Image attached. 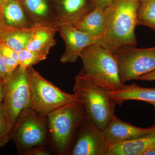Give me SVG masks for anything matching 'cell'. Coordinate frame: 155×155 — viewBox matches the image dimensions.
<instances>
[{
	"instance_id": "obj_27",
	"label": "cell",
	"mask_w": 155,
	"mask_h": 155,
	"mask_svg": "<svg viewBox=\"0 0 155 155\" xmlns=\"http://www.w3.org/2000/svg\"><path fill=\"white\" fill-rule=\"evenodd\" d=\"M7 26L3 18L2 12L0 10V41L2 39L3 34L5 32Z\"/></svg>"
},
{
	"instance_id": "obj_14",
	"label": "cell",
	"mask_w": 155,
	"mask_h": 155,
	"mask_svg": "<svg viewBox=\"0 0 155 155\" xmlns=\"http://www.w3.org/2000/svg\"><path fill=\"white\" fill-rule=\"evenodd\" d=\"M104 9L101 7H95L92 11L72 25L96 41L101 38L106 32Z\"/></svg>"
},
{
	"instance_id": "obj_19",
	"label": "cell",
	"mask_w": 155,
	"mask_h": 155,
	"mask_svg": "<svg viewBox=\"0 0 155 155\" xmlns=\"http://www.w3.org/2000/svg\"><path fill=\"white\" fill-rule=\"evenodd\" d=\"M32 33V26L30 28H15L7 26L1 40L18 53L26 48Z\"/></svg>"
},
{
	"instance_id": "obj_20",
	"label": "cell",
	"mask_w": 155,
	"mask_h": 155,
	"mask_svg": "<svg viewBox=\"0 0 155 155\" xmlns=\"http://www.w3.org/2000/svg\"><path fill=\"white\" fill-rule=\"evenodd\" d=\"M137 17L138 25L155 31V0H139Z\"/></svg>"
},
{
	"instance_id": "obj_6",
	"label": "cell",
	"mask_w": 155,
	"mask_h": 155,
	"mask_svg": "<svg viewBox=\"0 0 155 155\" xmlns=\"http://www.w3.org/2000/svg\"><path fill=\"white\" fill-rule=\"evenodd\" d=\"M47 119L31 108L22 111L11 133L18 153L22 155L35 147L44 146L48 130Z\"/></svg>"
},
{
	"instance_id": "obj_15",
	"label": "cell",
	"mask_w": 155,
	"mask_h": 155,
	"mask_svg": "<svg viewBox=\"0 0 155 155\" xmlns=\"http://www.w3.org/2000/svg\"><path fill=\"white\" fill-rule=\"evenodd\" d=\"M108 93L119 106L129 100L142 101L149 104L155 102V88L142 87L134 83L130 85L124 84L120 90L109 91Z\"/></svg>"
},
{
	"instance_id": "obj_25",
	"label": "cell",
	"mask_w": 155,
	"mask_h": 155,
	"mask_svg": "<svg viewBox=\"0 0 155 155\" xmlns=\"http://www.w3.org/2000/svg\"><path fill=\"white\" fill-rule=\"evenodd\" d=\"M10 75L7 71L0 52V79L5 81L8 78Z\"/></svg>"
},
{
	"instance_id": "obj_8",
	"label": "cell",
	"mask_w": 155,
	"mask_h": 155,
	"mask_svg": "<svg viewBox=\"0 0 155 155\" xmlns=\"http://www.w3.org/2000/svg\"><path fill=\"white\" fill-rule=\"evenodd\" d=\"M113 54L118 61L119 76L123 84L138 80L155 69V47L140 49L125 46Z\"/></svg>"
},
{
	"instance_id": "obj_30",
	"label": "cell",
	"mask_w": 155,
	"mask_h": 155,
	"mask_svg": "<svg viewBox=\"0 0 155 155\" xmlns=\"http://www.w3.org/2000/svg\"><path fill=\"white\" fill-rule=\"evenodd\" d=\"M150 104H151L154 107L155 109V102H151L150 103Z\"/></svg>"
},
{
	"instance_id": "obj_3",
	"label": "cell",
	"mask_w": 155,
	"mask_h": 155,
	"mask_svg": "<svg viewBox=\"0 0 155 155\" xmlns=\"http://www.w3.org/2000/svg\"><path fill=\"white\" fill-rule=\"evenodd\" d=\"M85 116L84 106L78 98L46 116L53 145L59 154L69 153L79 125Z\"/></svg>"
},
{
	"instance_id": "obj_11",
	"label": "cell",
	"mask_w": 155,
	"mask_h": 155,
	"mask_svg": "<svg viewBox=\"0 0 155 155\" xmlns=\"http://www.w3.org/2000/svg\"><path fill=\"white\" fill-rule=\"evenodd\" d=\"M155 126L148 128L136 127L123 122L114 115L104 130L110 146L130 141L153 133Z\"/></svg>"
},
{
	"instance_id": "obj_4",
	"label": "cell",
	"mask_w": 155,
	"mask_h": 155,
	"mask_svg": "<svg viewBox=\"0 0 155 155\" xmlns=\"http://www.w3.org/2000/svg\"><path fill=\"white\" fill-rule=\"evenodd\" d=\"M79 58L83 64L82 70L94 82L108 91L122 88L118 61L114 54L96 44L85 48Z\"/></svg>"
},
{
	"instance_id": "obj_16",
	"label": "cell",
	"mask_w": 155,
	"mask_h": 155,
	"mask_svg": "<svg viewBox=\"0 0 155 155\" xmlns=\"http://www.w3.org/2000/svg\"><path fill=\"white\" fill-rule=\"evenodd\" d=\"M33 23L55 24V13L48 0H19Z\"/></svg>"
},
{
	"instance_id": "obj_28",
	"label": "cell",
	"mask_w": 155,
	"mask_h": 155,
	"mask_svg": "<svg viewBox=\"0 0 155 155\" xmlns=\"http://www.w3.org/2000/svg\"><path fill=\"white\" fill-rule=\"evenodd\" d=\"M4 82L5 81L0 79V104L3 103L4 99Z\"/></svg>"
},
{
	"instance_id": "obj_9",
	"label": "cell",
	"mask_w": 155,
	"mask_h": 155,
	"mask_svg": "<svg viewBox=\"0 0 155 155\" xmlns=\"http://www.w3.org/2000/svg\"><path fill=\"white\" fill-rule=\"evenodd\" d=\"M76 139L69 151L71 155H107L110 145L104 130H101L85 115L81 122Z\"/></svg>"
},
{
	"instance_id": "obj_5",
	"label": "cell",
	"mask_w": 155,
	"mask_h": 155,
	"mask_svg": "<svg viewBox=\"0 0 155 155\" xmlns=\"http://www.w3.org/2000/svg\"><path fill=\"white\" fill-rule=\"evenodd\" d=\"M31 95V106L37 114L46 117L49 114L78 99L74 93L61 90L43 77L32 67L27 68Z\"/></svg>"
},
{
	"instance_id": "obj_21",
	"label": "cell",
	"mask_w": 155,
	"mask_h": 155,
	"mask_svg": "<svg viewBox=\"0 0 155 155\" xmlns=\"http://www.w3.org/2000/svg\"><path fill=\"white\" fill-rule=\"evenodd\" d=\"M47 56L45 54L24 49L18 52L19 66L27 69L45 61Z\"/></svg>"
},
{
	"instance_id": "obj_13",
	"label": "cell",
	"mask_w": 155,
	"mask_h": 155,
	"mask_svg": "<svg viewBox=\"0 0 155 155\" xmlns=\"http://www.w3.org/2000/svg\"><path fill=\"white\" fill-rule=\"evenodd\" d=\"M33 33L26 49L48 54L50 50L56 45L55 38L58 27L54 24L33 23Z\"/></svg>"
},
{
	"instance_id": "obj_31",
	"label": "cell",
	"mask_w": 155,
	"mask_h": 155,
	"mask_svg": "<svg viewBox=\"0 0 155 155\" xmlns=\"http://www.w3.org/2000/svg\"></svg>"
},
{
	"instance_id": "obj_12",
	"label": "cell",
	"mask_w": 155,
	"mask_h": 155,
	"mask_svg": "<svg viewBox=\"0 0 155 155\" xmlns=\"http://www.w3.org/2000/svg\"><path fill=\"white\" fill-rule=\"evenodd\" d=\"M55 24L59 26L73 25L84 16L92 11L91 1L89 0H53Z\"/></svg>"
},
{
	"instance_id": "obj_10",
	"label": "cell",
	"mask_w": 155,
	"mask_h": 155,
	"mask_svg": "<svg viewBox=\"0 0 155 155\" xmlns=\"http://www.w3.org/2000/svg\"><path fill=\"white\" fill-rule=\"evenodd\" d=\"M58 31L66 47L60 60L63 64L75 63L85 48L96 44L93 38L70 24L58 26Z\"/></svg>"
},
{
	"instance_id": "obj_1",
	"label": "cell",
	"mask_w": 155,
	"mask_h": 155,
	"mask_svg": "<svg viewBox=\"0 0 155 155\" xmlns=\"http://www.w3.org/2000/svg\"><path fill=\"white\" fill-rule=\"evenodd\" d=\"M139 6V0H114L104 9L106 32L96 44L113 54L122 47L136 45Z\"/></svg>"
},
{
	"instance_id": "obj_22",
	"label": "cell",
	"mask_w": 155,
	"mask_h": 155,
	"mask_svg": "<svg viewBox=\"0 0 155 155\" xmlns=\"http://www.w3.org/2000/svg\"><path fill=\"white\" fill-rule=\"evenodd\" d=\"M10 135L5 113L2 103L0 104V148L8 144L11 140Z\"/></svg>"
},
{
	"instance_id": "obj_2",
	"label": "cell",
	"mask_w": 155,
	"mask_h": 155,
	"mask_svg": "<svg viewBox=\"0 0 155 155\" xmlns=\"http://www.w3.org/2000/svg\"><path fill=\"white\" fill-rule=\"evenodd\" d=\"M73 93L84 106L85 115L104 130L115 114L116 104L108 91L97 84L82 70L75 77Z\"/></svg>"
},
{
	"instance_id": "obj_18",
	"label": "cell",
	"mask_w": 155,
	"mask_h": 155,
	"mask_svg": "<svg viewBox=\"0 0 155 155\" xmlns=\"http://www.w3.org/2000/svg\"><path fill=\"white\" fill-rule=\"evenodd\" d=\"M2 14L5 23L9 27L28 28L33 24L19 0H8L3 8Z\"/></svg>"
},
{
	"instance_id": "obj_17",
	"label": "cell",
	"mask_w": 155,
	"mask_h": 155,
	"mask_svg": "<svg viewBox=\"0 0 155 155\" xmlns=\"http://www.w3.org/2000/svg\"><path fill=\"white\" fill-rule=\"evenodd\" d=\"M155 146V132L130 141L110 146L107 155H143Z\"/></svg>"
},
{
	"instance_id": "obj_26",
	"label": "cell",
	"mask_w": 155,
	"mask_h": 155,
	"mask_svg": "<svg viewBox=\"0 0 155 155\" xmlns=\"http://www.w3.org/2000/svg\"><path fill=\"white\" fill-rule=\"evenodd\" d=\"M138 80L145 81H155V69L152 72H149L145 75L141 76Z\"/></svg>"
},
{
	"instance_id": "obj_7",
	"label": "cell",
	"mask_w": 155,
	"mask_h": 155,
	"mask_svg": "<svg viewBox=\"0 0 155 155\" xmlns=\"http://www.w3.org/2000/svg\"><path fill=\"white\" fill-rule=\"evenodd\" d=\"M3 104L10 134L25 109L31 108V95L27 69L18 66L4 82Z\"/></svg>"
},
{
	"instance_id": "obj_29",
	"label": "cell",
	"mask_w": 155,
	"mask_h": 155,
	"mask_svg": "<svg viewBox=\"0 0 155 155\" xmlns=\"http://www.w3.org/2000/svg\"><path fill=\"white\" fill-rule=\"evenodd\" d=\"M8 0H0V10L2 12L3 8Z\"/></svg>"
},
{
	"instance_id": "obj_23",
	"label": "cell",
	"mask_w": 155,
	"mask_h": 155,
	"mask_svg": "<svg viewBox=\"0 0 155 155\" xmlns=\"http://www.w3.org/2000/svg\"><path fill=\"white\" fill-rule=\"evenodd\" d=\"M23 155H49L50 153L44 146L35 147L23 153Z\"/></svg>"
},
{
	"instance_id": "obj_24",
	"label": "cell",
	"mask_w": 155,
	"mask_h": 155,
	"mask_svg": "<svg viewBox=\"0 0 155 155\" xmlns=\"http://www.w3.org/2000/svg\"><path fill=\"white\" fill-rule=\"evenodd\" d=\"M114 0H91V5L93 9L95 7H99L105 9L110 5Z\"/></svg>"
}]
</instances>
